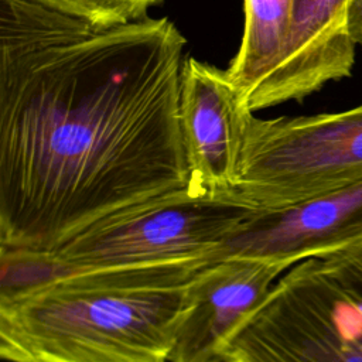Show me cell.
<instances>
[{"label":"cell","mask_w":362,"mask_h":362,"mask_svg":"<svg viewBox=\"0 0 362 362\" xmlns=\"http://www.w3.org/2000/svg\"><path fill=\"white\" fill-rule=\"evenodd\" d=\"M349 0H294L287 52L269 82L249 100L256 110L303 100L325 83L348 78L355 64L345 13Z\"/></svg>","instance_id":"9c48e42d"},{"label":"cell","mask_w":362,"mask_h":362,"mask_svg":"<svg viewBox=\"0 0 362 362\" xmlns=\"http://www.w3.org/2000/svg\"><path fill=\"white\" fill-rule=\"evenodd\" d=\"M188 266L78 273L0 304L6 362H170Z\"/></svg>","instance_id":"7a4b0ae2"},{"label":"cell","mask_w":362,"mask_h":362,"mask_svg":"<svg viewBox=\"0 0 362 362\" xmlns=\"http://www.w3.org/2000/svg\"><path fill=\"white\" fill-rule=\"evenodd\" d=\"M329 256L339 264V267L349 276V279L362 290V240Z\"/></svg>","instance_id":"4fadbf2b"},{"label":"cell","mask_w":362,"mask_h":362,"mask_svg":"<svg viewBox=\"0 0 362 362\" xmlns=\"http://www.w3.org/2000/svg\"><path fill=\"white\" fill-rule=\"evenodd\" d=\"M185 42L167 17L98 27L0 0V246L55 250L187 187Z\"/></svg>","instance_id":"6da1fadb"},{"label":"cell","mask_w":362,"mask_h":362,"mask_svg":"<svg viewBox=\"0 0 362 362\" xmlns=\"http://www.w3.org/2000/svg\"><path fill=\"white\" fill-rule=\"evenodd\" d=\"M71 276L55 250L0 246V304L27 297Z\"/></svg>","instance_id":"8fae6325"},{"label":"cell","mask_w":362,"mask_h":362,"mask_svg":"<svg viewBox=\"0 0 362 362\" xmlns=\"http://www.w3.org/2000/svg\"><path fill=\"white\" fill-rule=\"evenodd\" d=\"M225 362H362V290L331 257L286 270L229 339Z\"/></svg>","instance_id":"277c9868"},{"label":"cell","mask_w":362,"mask_h":362,"mask_svg":"<svg viewBox=\"0 0 362 362\" xmlns=\"http://www.w3.org/2000/svg\"><path fill=\"white\" fill-rule=\"evenodd\" d=\"M256 212L235 194H205L187 185L90 225L55 253L71 276L208 264Z\"/></svg>","instance_id":"3957f363"},{"label":"cell","mask_w":362,"mask_h":362,"mask_svg":"<svg viewBox=\"0 0 362 362\" xmlns=\"http://www.w3.org/2000/svg\"><path fill=\"white\" fill-rule=\"evenodd\" d=\"M362 181V105L335 113L246 116L235 195L256 208H283Z\"/></svg>","instance_id":"5b68a950"},{"label":"cell","mask_w":362,"mask_h":362,"mask_svg":"<svg viewBox=\"0 0 362 362\" xmlns=\"http://www.w3.org/2000/svg\"><path fill=\"white\" fill-rule=\"evenodd\" d=\"M250 112L226 69L192 57L184 61L180 124L189 188L214 195L235 192Z\"/></svg>","instance_id":"8992f818"},{"label":"cell","mask_w":362,"mask_h":362,"mask_svg":"<svg viewBox=\"0 0 362 362\" xmlns=\"http://www.w3.org/2000/svg\"><path fill=\"white\" fill-rule=\"evenodd\" d=\"M345 25L354 45L362 47V0H349L345 13Z\"/></svg>","instance_id":"5bb4252c"},{"label":"cell","mask_w":362,"mask_h":362,"mask_svg":"<svg viewBox=\"0 0 362 362\" xmlns=\"http://www.w3.org/2000/svg\"><path fill=\"white\" fill-rule=\"evenodd\" d=\"M362 240V181L283 208L257 211L225 240L214 262L232 256L294 264Z\"/></svg>","instance_id":"52a82bcc"},{"label":"cell","mask_w":362,"mask_h":362,"mask_svg":"<svg viewBox=\"0 0 362 362\" xmlns=\"http://www.w3.org/2000/svg\"><path fill=\"white\" fill-rule=\"evenodd\" d=\"M98 27L126 24L148 17L164 0H28Z\"/></svg>","instance_id":"7c38bea8"},{"label":"cell","mask_w":362,"mask_h":362,"mask_svg":"<svg viewBox=\"0 0 362 362\" xmlns=\"http://www.w3.org/2000/svg\"><path fill=\"white\" fill-rule=\"evenodd\" d=\"M286 270L283 263L245 256L205 266L188 286L170 362H225L229 339Z\"/></svg>","instance_id":"ba28073f"},{"label":"cell","mask_w":362,"mask_h":362,"mask_svg":"<svg viewBox=\"0 0 362 362\" xmlns=\"http://www.w3.org/2000/svg\"><path fill=\"white\" fill-rule=\"evenodd\" d=\"M243 7L242 42L226 72L247 106L284 59L293 31L294 0H243Z\"/></svg>","instance_id":"30bf717a"}]
</instances>
